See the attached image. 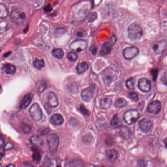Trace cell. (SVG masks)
Returning a JSON list of instances; mask_svg holds the SVG:
<instances>
[{"mask_svg":"<svg viewBox=\"0 0 167 167\" xmlns=\"http://www.w3.org/2000/svg\"><path fill=\"white\" fill-rule=\"evenodd\" d=\"M128 38L131 40H138L142 38L143 31L140 25L132 24L128 28Z\"/></svg>","mask_w":167,"mask_h":167,"instance_id":"cell-1","label":"cell"},{"mask_svg":"<svg viewBox=\"0 0 167 167\" xmlns=\"http://www.w3.org/2000/svg\"><path fill=\"white\" fill-rule=\"evenodd\" d=\"M10 19L14 23L22 25L26 20V15L21 9H15L10 13Z\"/></svg>","mask_w":167,"mask_h":167,"instance_id":"cell-2","label":"cell"},{"mask_svg":"<svg viewBox=\"0 0 167 167\" xmlns=\"http://www.w3.org/2000/svg\"><path fill=\"white\" fill-rule=\"evenodd\" d=\"M102 76L104 83L108 85L116 79L117 73L113 69L108 68L103 71L102 73Z\"/></svg>","mask_w":167,"mask_h":167,"instance_id":"cell-3","label":"cell"},{"mask_svg":"<svg viewBox=\"0 0 167 167\" xmlns=\"http://www.w3.org/2000/svg\"><path fill=\"white\" fill-rule=\"evenodd\" d=\"M139 118V113L136 109H129L124 114L123 118L126 124L131 125L136 122Z\"/></svg>","mask_w":167,"mask_h":167,"instance_id":"cell-4","label":"cell"},{"mask_svg":"<svg viewBox=\"0 0 167 167\" xmlns=\"http://www.w3.org/2000/svg\"><path fill=\"white\" fill-rule=\"evenodd\" d=\"M117 37L115 35H112L108 42L103 44L100 51V54L102 56L108 55L112 51V47L116 43Z\"/></svg>","mask_w":167,"mask_h":167,"instance_id":"cell-5","label":"cell"},{"mask_svg":"<svg viewBox=\"0 0 167 167\" xmlns=\"http://www.w3.org/2000/svg\"><path fill=\"white\" fill-rule=\"evenodd\" d=\"M47 141L50 152L52 153L57 152L59 144V140L58 136L55 134H52L48 136Z\"/></svg>","mask_w":167,"mask_h":167,"instance_id":"cell-6","label":"cell"},{"mask_svg":"<svg viewBox=\"0 0 167 167\" xmlns=\"http://www.w3.org/2000/svg\"><path fill=\"white\" fill-rule=\"evenodd\" d=\"M122 53L123 57L125 59L131 60L139 54V50L136 47H128L124 49Z\"/></svg>","mask_w":167,"mask_h":167,"instance_id":"cell-7","label":"cell"},{"mask_svg":"<svg viewBox=\"0 0 167 167\" xmlns=\"http://www.w3.org/2000/svg\"><path fill=\"white\" fill-rule=\"evenodd\" d=\"M29 114L31 118L36 122L41 120L42 118V110L37 103H34L29 109Z\"/></svg>","mask_w":167,"mask_h":167,"instance_id":"cell-8","label":"cell"},{"mask_svg":"<svg viewBox=\"0 0 167 167\" xmlns=\"http://www.w3.org/2000/svg\"><path fill=\"white\" fill-rule=\"evenodd\" d=\"M167 42L165 40H162L153 43L151 45V48L156 54H160L164 52L167 48Z\"/></svg>","mask_w":167,"mask_h":167,"instance_id":"cell-9","label":"cell"},{"mask_svg":"<svg viewBox=\"0 0 167 167\" xmlns=\"http://www.w3.org/2000/svg\"><path fill=\"white\" fill-rule=\"evenodd\" d=\"M138 125L140 130L143 132L145 133L149 132L153 129V121L147 118H145L140 121Z\"/></svg>","mask_w":167,"mask_h":167,"instance_id":"cell-10","label":"cell"},{"mask_svg":"<svg viewBox=\"0 0 167 167\" xmlns=\"http://www.w3.org/2000/svg\"><path fill=\"white\" fill-rule=\"evenodd\" d=\"M87 46L86 41L83 40H77L71 44L70 48L74 51L77 52H80L85 49Z\"/></svg>","mask_w":167,"mask_h":167,"instance_id":"cell-11","label":"cell"},{"mask_svg":"<svg viewBox=\"0 0 167 167\" xmlns=\"http://www.w3.org/2000/svg\"><path fill=\"white\" fill-rule=\"evenodd\" d=\"M138 87L141 91L147 93L151 89V83L148 79L141 78L138 81Z\"/></svg>","mask_w":167,"mask_h":167,"instance_id":"cell-12","label":"cell"},{"mask_svg":"<svg viewBox=\"0 0 167 167\" xmlns=\"http://www.w3.org/2000/svg\"><path fill=\"white\" fill-rule=\"evenodd\" d=\"M161 109V103L158 100H154L148 104L147 110L150 113L157 114Z\"/></svg>","mask_w":167,"mask_h":167,"instance_id":"cell-13","label":"cell"},{"mask_svg":"<svg viewBox=\"0 0 167 167\" xmlns=\"http://www.w3.org/2000/svg\"><path fill=\"white\" fill-rule=\"evenodd\" d=\"M47 105L52 108H55L59 105L58 98L55 93L49 92L47 96Z\"/></svg>","mask_w":167,"mask_h":167,"instance_id":"cell-14","label":"cell"},{"mask_svg":"<svg viewBox=\"0 0 167 167\" xmlns=\"http://www.w3.org/2000/svg\"><path fill=\"white\" fill-rule=\"evenodd\" d=\"M32 97H33V94L32 93H29L26 95L22 99L20 103V108L21 109H26L32 102Z\"/></svg>","mask_w":167,"mask_h":167,"instance_id":"cell-15","label":"cell"},{"mask_svg":"<svg viewBox=\"0 0 167 167\" xmlns=\"http://www.w3.org/2000/svg\"><path fill=\"white\" fill-rule=\"evenodd\" d=\"M119 135L124 139L128 140L132 136V132L128 126H122L120 130Z\"/></svg>","mask_w":167,"mask_h":167,"instance_id":"cell-16","label":"cell"},{"mask_svg":"<svg viewBox=\"0 0 167 167\" xmlns=\"http://www.w3.org/2000/svg\"><path fill=\"white\" fill-rule=\"evenodd\" d=\"M51 122L54 125L59 126L63 124L64 122V119L62 115L59 114H55L51 117Z\"/></svg>","mask_w":167,"mask_h":167,"instance_id":"cell-17","label":"cell"},{"mask_svg":"<svg viewBox=\"0 0 167 167\" xmlns=\"http://www.w3.org/2000/svg\"><path fill=\"white\" fill-rule=\"evenodd\" d=\"M93 91L90 88L85 89L82 91V98L84 102H88L93 97Z\"/></svg>","mask_w":167,"mask_h":167,"instance_id":"cell-18","label":"cell"},{"mask_svg":"<svg viewBox=\"0 0 167 167\" xmlns=\"http://www.w3.org/2000/svg\"><path fill=\"white\" fill-rule=\"evenodd\" d=\"M106 158L111 162H113L117 159L118 154L116 151L114 149L108 150L106 153Z\"/></svg>","mask_w":167,"mask_h":167,"instance_id":"cell-19","label":"cell"},{"mask_svg":"<svg viewBox=\"0 0 167 167\" xmlns=\"http://www.w3.org/2000/svg\"><path fill=\"white\" fill-rule=\"evenodd\" d=\"M3 70L6 74H14L16 72V68L14 65L10 63H6L3 66Z\"/></svg>","mask_w":167,"mask_h":167,"instance_id":"cell-20","label":"cell"},{"mask_svg":"<svg viewBox=\"0 0 167 167\" xmlns=\"http://www.w3.org/2000/svg\"><path fill=\"white\" fill-rule=\"evenodd\" d=\"M112 100L108 97H104L100 101V108L103 109H108L110 108L112 105Z\"/></svg>","mask_w":167,"mask_h":167,"instance_id":"cell-21","label":"cell"},{"mask_svg":"<svg viewBox=\"0 0 167 167\" xmlns=\"http://www.w3.org/2000/svg\"><path fill=\"white\" fill-rule=\"evenodd\" d=\"M29 141L32 145H34L36 147H40L43 145L44 142L43 140L38 136H35V135L32 136L30 138Z\"/></svg>","mask_w":167,"mask_h":167,"instance_id":"cell-22","label":"cell"},{"mask_svg":"<svg viewBox=\"0 0 167 167\" xmlns=\"http://www.w3.org/2000/svg\"><path fill=\"white\" fill-rule=\"evenodd\" d=\"M110 124L112 127L116 128H121V126H122V122L117 115H115L114 116L112 120L111 121Z\"/></svg>","mask_w":167,"mask_h":167,"instance_id":"cell-23","label":"cell"},{"mask_svg":"<svg viewBox=\"0 0 167 167\" xmlns=\"http://www.w3.org/2000/svg\"><path fill=\"white\" fill-rule=\"evenodd\" d=\"M88 69V64L86 62H83L79 63L77 66L76 69L77 73L80 74H83Z\"/></svg>","mask_w":167,"mask_h":167,"instance_id":"cell-24","label":"cell"},{"mask_svg":"<svg viewBox=\"0 0 167 167\" xmlns=\"http://www.w3.org/2000/svg\"><path fill=\"white\" fill-rule=\"evenodd\" d=\"M128 105V102L125 99L123 98H120L116 101L115 103V106L117 108H122Z\"/></svg>","mask_w":167,"mask_h":167,"instance_id":"cell-25","label":"cell"},{"mask_svg":"<svg viewBox=\"0 0 167 167\" xmlns=\"http://www.w3.org/2000/svg\"><path fill=\"white\" fill-rule=\"evenodd\" d=\"M136 78L135 77H130L126 80V86L129 90H133L135 88Z\"/></svg>","mask_w":167,"mask_h":167,"instance_id":"cell-26","label":"cell"},{"mask_svg":"<svg viewBox=\"0 0 167 167\" xmlns=\"http://www.w3.org/2000/svg\"><path fill=\"white\" fill-rule=\"evenodd\" d=\"M8 15L7 7L3 4H0V18L1 19L6 18Z\"/></svg>","mask_w":167,"mask_h":167,"instance_id":"cell-27","label":"cell"},{"mask_svg":"<svg viewBox=\"0 0 167 167\" xmlns=\"http://www.w3.org/2000/svg\"><path fill=\"white\" fill-rule=\"evenodd\" d=\"M52 55L54 57L58 59H61L64 56V52L62 49L59 48H57L53 49L52 51Z\"/></svg>","mask_w":167,"mask_h":167,"instance_id":"cell-28","label":"cell"},{"mask_svg":"<svg viewBox=\"0 0 167 167\" xmlns=\"http://www.w3.org/2000/svg\"><path fill=\"white\" fill-rule=\"evenodd\" d=\"M34 66L35 68L38 70H41L45 65V62L43 59H36L34 62Z\"/></svg>","mask_w":167,"mask_h":167,"instance_id":"cell-29","label":"cell"},{"mask_svg":"<svg viewBox=\"0 0 167 167\" xmlns=\"http://www.w3.org/2000/svg\"><path fill=\"white\" fill-rule=\"evenodd\" d=\"M67 57L69 60L73 62V61H76L77 59L78 55L76 54V52H69L67 54Z\"/></svg>","mask_w":167,"mask_h":167,"instance_id":"cell-30","label":"cell"},{"mask_svg":"<svg viewBox=\"0 0 167 167\" xmlns=\"http://www.w3.org/2000/svg\"><path fill=\"white\" fill-rule=\"evenodd\" d=\"M70 165L72 167H82L83 166V162L80 159H74L72 161Z\"/></svg>","mask_w":167,"mask_h":167,"instance_id":"cell-31","label":"cell"},{"mask_svg":"<svg viewBox=\"0 0 167 167\" xmlns=\"http://www.w3.org/2000/svg\"><path fill=\"white\" fill-rule=\"evenodd\" d=\"M128 97L134 102H137L139 100V96L135 92H131L128 94Z\"/></svg>","mask_w":167,"mask_h":167,"instance_id":"cell-32","label":"cell"},{"mask_svg":"<svg viewBox=\"0 0 167 167\" xmlns=\"http://www.w3.org/2000/svg\"><path fill=\"white\" fill-rule=\"evenodd\" d=\"M21 128H22V131L24 133H28L29 132H30V131L31 130L32 127L28 124L22 123V125H21Z\"/></svg>","mask_w":167,"mask_h":167,"instance_id":"cell-33","label":"cell"},{"mask_svg":"<svg viewBox=\"0 0 167 167\" xmlns=\"http://www.w3.org/2000/svg\"><path fill=\"white\" fill-rule=\"evenodd\" d=\"M32 158L34 159V161L37 162V163L39 162L41 159V156H40L39 153L37 152H35L33 156H32Z\"/></svg>","mask_w":167,"mask_h":167,"instance_id":"cell-34","label":"cell"},{"mask_svg":"<svg viewBox=\"0 0 167 167\" xmlns=\"http://www.w3.org/2000/svg\"><path fill=\"white\" fill-rule=\"evenodd\" d=\"M151 74L153 76V80L154 81H156L157 79V76L158 74V70L156 69H154L151 70Z\"/></svg>","mask_w":167,"mask_h":167,"instance_id":"cell-35","label":"cell"},{"mask_svg":"<svg viewBox=\"0 0 167 167\" xmlns=\"http://www.w3.org/2000/svg\"><path fill=\"white\" fill-rule=\"evenodd\" d=\"M79 109H80V112H82V113H83L84 115H89V111L85 108V106L83 105H81Z\"/></svg>","mask_w":167,"mask_h":167,"instance_id":"cell-36","label":"cell"},{"mask_svg":"<svg viewBox=\"0 0 167 167\" xmlns=\"http://www.w3.org/2000/svg\"><path fill=\"white\" fill-rule=\"evenodd\" d=\"M161 80L163 84L167 86V72L165 73L161 77Z\"/></svg>","mask_w":167,"mask_h":167,"instance_id":"cell-37","label":"cell"},{"mask_svg":"<svg viewBox=\"0 0 167 167\" xmlns=\"http://www.w3.org/2000/svg\"><path fill=\"white\" fill-rule=\"evenodd\" d=\"M46 87V84L43 82V83H40L39 84V87H38V89L39 91L42 92L45 90Z\"/></svg>","mask_w":167,"mask_h":167,"instance_id":"cell-38","label":"cell"},{"mask_svg":"<svg viewBox=\"0 0 167 167\" xmlns=\"http://www.w3.org/2000/svg\"><path fill=\"white\" fill-rule=\"evenodd\" d=\"M52 7L51 6L50 4H49L47 6H46L45 7H44V10L46 12H49L52 10Z\"/></svg>","mask_w":167,"mask_h":167,"instance_id":"cell-39","label":"cell"},{"mask_svg":"<svg viewBox=\"0 0 167 167\" xmlns=\"http://www.w3.org/2000/svg\"><path fill=\"white\" fill-rule=\"evenodd\" d=\"M13 147V144L10 143H8L7 144H6L5 147H4V150H9L12 148Z\"/></svg>","mask_w":167,"mask_h":167,"instance_id":"cell-40","label":"cell"},{"mask_svg":"<svg viewBox=\"0 0 167 167\" xmlns=\"http://www.w3.org/2000/svg\"><path fill=\"white\" fill-rule=\"evenodd\" d=\"M92 54H94V55L96 54V52H97V49H96V48H93V50H92Z\"/></svg>","mask_w":167,"mask_h":167,"instance_id":"cell-41","label":"cell"},{"mask_svg":"<svg viewBox=\"0 0 167 167\" xmlns=\"http://www.w3.org/2000/svg\"><path fill=\"white\" fill-rule=\"evenodd\" d=\"M164 143L165 145L166 148H167V137L165 139L164 141Z\"/></svg>","mask_w":167,"mask_h":167,"instance_id":"cell-42","label":"cell"},{"mask_svg":"<svg viewBox=\"0 0 167 167\" xmlns=\"http://www.w3.org/2000/svg\"><path fill=\"white\" fill-rule=\"evenodd\" d=\"M23 165H24L25 166H32V165L29 163H23Z\"/></svg>","mask_w":167,"mask_h":167,"instance_id":"cell-43","label":"cell"},{"mask_svg":"<svg viewBox=\"0 0 167 167\" xmlns=\"http://www.w3.org/2000/svg\"><path fill=\"white\" fill-rule=\"evenodd\" d=\"M0 143H1L0 144H1V147H2L4 145V141L3 139H1V142H0Z\"/></svg>","mask_w":167,"mask_h":167,"instance_id":"cell-44","label":"cell"},{"mask_svg":"<svg viewBox=\"0 0 167 167\" xmlns=\"http://www.w3.org/2000/svg\"><path fill=\"white\" fill-rule=\"evenodd\" d=\"M10 54H11V52H7L6 54H5L4 55V57H7V56H9V55Z\"/></svg>","mask_w":167,"mask_h":167,"instance_id":"cell-45","label":"cell"}]
</instances>
